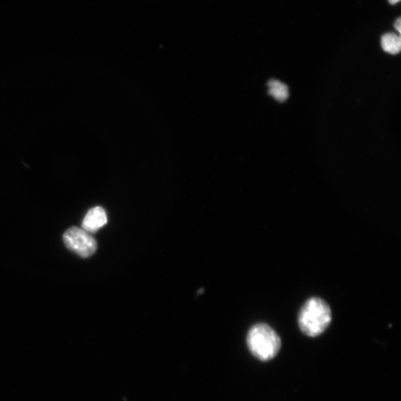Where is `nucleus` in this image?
Returning <instances> with one entry per match:
<instances>
[{
  "label": "nucleus",
  "instance_id": "obj_7",
  "mask_svg": "<svg viewBox=\"0 0 401 401\" xmlns=\"http://www.w3.org/2000/svg\"><path fill=\"white\" fill-rule=\"evenodd\" d=\"M395 28L398 30L399 33H400V28H401V22L400 18L396 21L395 23Z\"/></svg>",
  "mask_w": 401,
  "mask_h": 401
},
{
  "label": "nucleus",
  "instance_id": "obj_8",
  "mask_svg": "<svg viewBox=\"0 0 401 401\" xmlns=\"http://www.w3.org/2000/svg\"><path fill=\"white\" fill-rule=\"evenodd\" d=\"M388 1H389V2L391 4H392V5H394V4H396V3H398L400 1V0H388Z\"/></svg>",
  "mask_w": 401,
  "mask_h": 401
},
{
  "label": "nucleus",
  "instance_id": "obj_4",
  "mask_svg": "<svg viewBox=\"0 0 401 401\" xmlns=\"http://www.w3.org/2000/svg\"><path fill=\"white\" fill-rule=\"evenodd\" d=\"M107 223L106 211L101 207H96L88 212L83 221V228L86 232H95Z\"/></svg>",
  "mask_w": 401,
  "mask_h": 401
},
{
  "label": "nucleus",
  "instance_id": "obj_2",
  "mask_svg": "<svg viewBox=\"0 0 401 401\" xmlns=\"http://www.w3.org/2000/svg\"><path fill=\"white\" fill-rule=\"evenodd\" d=\"M247 343L250 351L263 361L274 359L281 348L280 336L265 324H256L250 329Z\"/></svg>",
  "mask_w": 401,
  "mask_h": 401
},
{
  "label": "nucleus",
  "instance_id": "obj_5",
  "mask_svg": "<svg viewBox=\"0 0 401 401\" xmlns=\"http://www.w3.org/2000/svg\"><path fill=\"white\" fill-rule=\"evenodd\" d=\"M269 86V94L275 100L279 102H284L288 99L289 96V88L287 85L281 83L279 80H271L267 83Z\"/></svg>",
  "mask_w": 401,
  "mask_h": 401
},
{
  "label": "nucleus",
  "instance_id": "obj_6",
  "mask_svg": "<svg viewBox=\"0 0 401 401\" xmlns=\"http://www.w3.org/2000/svg\"><path fill=\"white\" fill-rule=\"evenodd\" d=\"M381 46L383 50L391 55H397L401 48L400 38L394 33H387L382 37Z\"/></svg>",
  "mask_w": 401,
  "mask_h": 401
},
{
  "label": "nucleus",
  "instance_id": "obj_3",
  "mask_svg": "<svg viewBox=\"0 0 401 401\" xmlns=\"http://www.w3.org/2000/svg\"><path fill=\"white\" fill-rule=\"evenodd\" d=\"M64 240L71 251L84 258L93 256L97 251L96 240L84 229L69 228L64 235Z\"/></svg>",
  "mask_w": 401,
  "mask_h": 401
},
{
  "label": "nucleus",
  "instance_id": "obj_1",
  "mask_svg": "<svg viewBox=\"0 0 401 401\" xmlns=\"http://www.w3.org/2000/svg\"><path fill=\"white\" fill-rule=\"evenodd\" d=\"M332 319V310L328 303L319 297H311L300 311L298 324L303 333L317 337L326 331Z\"/></svg>",
  "mask_w": 401,
  "mask_h": 401
}]
</instances>
